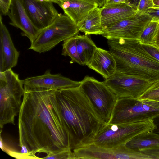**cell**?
Masks as SVG:
<instances>
[{
    "label": "cell",
    "instance_id": "23",
    "mask_svg": "<svg viewBox=\"0 0 159 159\" xmlns=\"http://www.w3.org/2000/svg\"><path fill=\"white\" fill-rule=\"evenodd\" d=\"M61 54L68 56L71 59L70 64L77 63L81 65L77 52L75 35L63 41Z\"/></svg>",
    "mask_w": 159,
    "mask_h": 159
},
{
    "label": "cell",
    "instance_id": "11",
    "mask_svg": "<svg viewBox=\"0 0 159 159\" xmlns=\"http://www.w3.org/2000/svg\"><path fill=\"white\" fill-rule=\"evenodd\" d=\"M72 151L74 159H139L141 157L139 151L128 148L125 145L115 148H109L92 143Z\"/></svg>",
    "mask_w": 159,
    "mask_h": 159
},
{
    "label": "cell",
    "instance_id": "29",
    "mask_svg": "<svg viewBox=\"0 0 159 159\" xmlns=\"http://www.w3.org/2000/svg\"><path fill=\"white\" fill-rule=\"evenodd\" d=\"M142 45L149 53L159 61V50L158 48L152 46Z\"/></svg>",
    "mask_w": 159,
    "mask_h": 159
},
{
    "label": "cell",
    "instance_id": "39",
    "mask_svg": "<svg viewBox=\"0 0 159 159\" xmlns=\"http://www.w3.org/2000/svg\"><path fill=\"white\" fill-rule=\"evenodd\" d=\"M158 49L159 50V49Z\"/></svg>",
    "mask_w": 159,
    "mask_h": 159
},
{
    "label": "cell",
    "instance_id": "4",
    "mask_svg": "<svg viewBox=\"0 0 159 159\" xmlns=\"http://www.w3.org/2000/svg\"><path fill=\"white\" fill-rule=\"evenodd\" d=\"M23 80L11 69L0 72V127L15 125L24 93Z\"/></svg>",
    "mask_w": 159,
    "mask_h": 159
},
{
    "label": "cell",
    "instance_id": "9",
    "mask_svg": "<svg viewBox=\"0 0 159 159\" xmlns=\"http://www.w3.org/2000/svg\"><path fill=\"white\" fill-rule=\"evenodd\" d=\"M104 82L117 98H137L146 92L159 88V83L138 79L117 71Z\"/></svg>",
    "mask_w": 159,
    "mask_h": 159
},
{
    "label": "cell",
    "instance_id": "25",
    "mask_svg": "<svg viewBox=\"0 0 159 159\" xmlns=\"http://www.w3.org/2000/svg\"><path fill=\"white\" fill-rule=\"evenodd\" d=\"M154 6L152 0H140L137 11L145 13L148 9L152 8Z\"/></svg>",
    "mask_w": 159,
    "mask_h": 159
},
{
    "label": "cell",
    "instance_id": "34",
    "mask_svg": "<svg viewBox=\"0 0 159 159\" xmlns=\"http://www.w3.org/2000/svg\"><path fill=\"white\" fill-rule=\"evenodd\" d=\"M153 47L159 49V24L157 34Z\"/></svg>",
    "mask_w": 159,
    "mask_h": 159
},
{
    "label": "cell",
    "instance_id": "27",
    "mask_svg": "<svg viewBox=\"0 0 159 159\" xmlns=\"http://www.w3.org/2000/svg\"><path fill=\"white\" fill-rule=\"evenodd\" d=\"M11 2V0H0V10L2 15H8Z\"/></svg>",
    "mask_w": 159,
    "mask_h": 159
},
{
    "label": "cell",
    "instance_id": "35",
    "mask_svg": "<svg viewBox=\"0 0 159 159\" xmlns=\"http://www.w3.org/2000/svg\"><path fill=\"white\" fill-rule=\"evenodd\" d=\"M100 7H102L104 5L106 0H93Z\"/></svg>",
    "mask_w": 159,
    "mask_h": 159
},
{
    "label": "cell",
    "instance_id": "8",
    "mask_svg": "<svg viewBox=\"0 0 159 159\" xmlns=\"http://www.w3.org/2000/svg\"><path fill=\"white\" fill-rule=\"evenodd\" d=\"M80 87L88 98L103 122L109 123L117 98L104 81L85 76Z\"/></svg>",
    "mask_w": 159,
    "mask_h": 159
},
{
    "label": "cell",
    "instance_id": "24",
    "mask_svg": "<svg viewBox=\"0 0 159 159\" xmlns=\"http://www.w3.org/2000/svg\"><path fill=\"white\" fill-rule=\"evenodd\" d=\"M42 159H74L72 150L67 148L55 153H49Z\"/></svg>",
    "mask_w": 159,
    "mask_h": 159
},
{
    "label": "cell",
    "instance_id": "2",
    "mask_svg": "<svg viewBox=\"0 0 159 159\" xmlns=\"http://www.w3.org/2000/svg\"><path fill=\"white\" fill-rule=\"evenodd\" d=\"M59 108L73 149L91 144L105 124L79 87L55 90Z\"/></svg>",
    "mask_w": 159,
    "mask_h": 159
},
{
    "label": "cell",
    "instance_id": "15",
    "mask_svg": "<svg viewBox=\"0 0 159 159\" xmlns=\"http://www.w3.org/2000/svg\"><path fill=\"white\" fill-rule=\"evenodd\" d=\"M19 52L15 47L10 34L0 16V72H3L17 65Z\"/></svg>",
    "mask_w": 159,
    "mask_h": 159
},
{
    "label": "cell",
    "instance_id": "17",
    "mask_svg": "<svg viewBox=\"0 0 159 159\" xmlns=\"http://www.w3.org/2000/svg\"><path fill=\"white\" fill-rule=\"evenodd\" d=\"M100 9L104 30L115 23L134 16L138 11L126 3L104 5Z\"/></svg>",
    "mask_w": 159,
    "mask_h": 159
},
{
    "label": "cell",
    "instance_id": "12",
    "mask_svg": "<svg viewBox=\"0 0 159 159\" xmlns=\"http://www.w3.org/2000/svg\"><path fill=\"white\" fill-rule=\"evenodd\" d=\"M23 1L31 22L40 30L51 24L59 14L52 2L36 0Z\"/></svg>",
    "mask_w": 159,
    "mask_h": 159
},
{
    "label": "cell",
    "instance_id": "31",
    "mask_svg": "<svg viewBox=\"0 0 159 159\" xmlns=\"http://www.w3.org/2000/svg\"><path fill=\"white\" fill-rule=\"evenodd\" d=\"M140 0H127L126 3L137 10Z\"/></svg>",
    "mask_w": 159,
    "mask_h": 159
},
{
    "label": "cell",
    "instance_id": "16",
    "mask_svg": "<svg viewBox=\"0 0 159 159\" xmlns=\"http://www.w3.org/2000/svg\"><path fill=\"white\" fill-rule=\"evenodd\" d=\"M64 14L78 28L82 25L89 12L98 7L93 0H61L58 4Z\"/></svg>",
    "mask_w": 159,
    "mask_h": 159
},
{
    "label": "cell",
    "instance_id": "7",
    "mask_svg": "<svg viewBox=\"0 0 159 159\" xmlns=\"http://www.w3.org/2000/svg\"><path fill=\"white\" fill-rule=\"evenodd\" d=\"M79 32L78 27L68 16L59 14L51 24L40 31L28 49L39 53L46 52Z\"/></svg>",
    "mask_w": 159,
    "mask_h": 159
},
{
    "label": "cell",
    "instance_id": "20",
    "mask_svg": "<svg viewBox=\"0 0 159 159\" xmlns=\"http://www.w3.org/2000/svg\"><path fill=\"white\" fill-rule=\"evenodd\" d=\"M125 145L137 151L159 148V134L151 132L136 136L128 142Z\"/></svg>",
    "mask_w": 159,
    "mask_h": 159
},
{
    "label": "cell",
    "instance_id": "30",
    "mask_svg": "<svg viewBox=\"0 0 159 159\" xmlns=\"http://www.w3.org/2000/svg\"><path fill=\"white\" fill-rule=\"evenodd\" d=\"M140 151L146 154L152 156L155 159H159V148L144 149Z\"/></svg>",
    "mask_w": 159,
    "mask_h": 159
},
{
    "label": "cell",
    "instance_id": "14",
    "mask_svg": "<svg viewBox=\"0 0 159 159\" xmlns=\"http://www.w3.org/2000/svg\"><path fill=\"white\" fill-rule=\"evenodd\" d=\"M11 25L20 29L23 36L29 39L31 44L37 38L40 31L33 25L25 7L23 0H11L8 15Z\"/></svg>",
    "mask_w": 159,
    "mask_h": 159
},
{
    "label": "cell",
    "instance_id": "22",
    "mask_svg": "<svg viewBox=\"0 0 159 159\" xmlns=\"http://www.w3.org/2000/svg\"><path fill=\"white\" fill-rule=\"evenodd\" d=\"M159 22L152 20L146 26L139 39L142 45L153 46L157 34Z\"/></svg>",
    "mask_w": 159,
    "mask_h": 159
},
{
    "label": "cell",
    "instance_id": "36",
    "mask_svg": "<svg viewBox=\"0 0 159 159\" xmlns=\"http://www.w3.org/2000/svg\"><path fill=\"white\" fill-rule=\"evenodd\" d=\"M40 1H45L48 2H50L53 3H55L58 5L61 1V0H36Z\"/></svg>",
    "mask_w": 159,
    "mask_h": 159
},
{
    "label": "cell",
    "instance_id": "32",
    "mask_svg": "<svg viewBox=\"0 0 159 159\" xmlns=\"http://www.w3.org/2000/svg\"><path fill=\"white\" fill-rule=\"evenodd\" d=\"M153 123L156 128L153 130V132L159 134V115L153 119Z\"/></svg>",
    "mask_w": 159,
    "mask_h": 159
},
{
    "label": "cell",
    "instance_id": "26",
    "mask_svg": "<svg viewBox=\"0 0 159 159\" xmlns=\"http://www.w3.org/2000/svg\"><path fill=\"white\" fill-rule=\"evenodd\" d=\"M158 97H159V88L146 92L137 98L140 100H151Z\"/></svg>",
    "mask_w": 159,
    "mask_h": 159
},
{
    "label": "cell",
    "instance_id": "1",
    "mask_svg": "<svg viewBox=\"0 0 159 159\" xmlns=\"http://www.w3.org/2000/svg\"><path fill=\"white\" fill-rule=\"evenodd\" d=\"M24 89L18 114V146H25L36 159L40 158L35 155L38 153L48 154L70 148L56 89Z\"/></svg>",
    "mask_w": 159,
    "mask_h": 159
},
{
    "label": "cell",
    "instance_id": "5",
    "mask_svg": "<svg viewBox=\"0 0 159 159\" xmlns=\"http://www.w3.org/2000/svg\"><path fill=\"white\" fill-rule=\"evenodd\" d=\"M155 128L153 120L127 123L107 124L98 131L92 143L102 147L115 148L125 145L139 135L153 132Z\"/></svg>",
    "mask_w": 159,
    "mask_h": 159
},
{
    "label": "cell",
    "instance_id": "21",
    "mask_svg": "<svg viewBox=\"0 0 159 159\" xmlns=\"http://www.w3.org/2000/svg\"><path fill=\"white\" fill-rule=\"evenodd\" d=\"M75 37L77 52L81 65L87 66L91 61L97 47L87 35L77 34Z\"/></svg>",
    "mask_w": 159,
    "mask_h": 159
},
{
    "label": "cell",
    "instance_id": "13",
    "mask_svg": "<svg viewBox=\"0 0 159 159\" xmlns=\"http://www.w3.org/2000/svg\"><path fill=\"white\" fill-rule=\"evenodd\" d=\"M24 87L28 89H58L79 87L81 81H74L60 74H53L47 70L44 74L23 80Z\"/></svg>",
    "mask_w": 159,
    "mask_h": 159
},
{
    "label": "cell",
    "instance_id": "37",
    "mask_svg": "<svg viewBox=\"0 0 159 159\" xmlns=\"http://www.w3.org/2000/svg\"><path fill=\"white\" fill-rule=\"evenodd\" d=\"M154 7H159V0H152Z\"/></svg>",
    "mask_w": 159,
    "mask_h": 159
},
{
    "label": "cell",
    "instance_id": "3",
    "mask_svg": "<svg viewBox=\"0 0 159 159\" xmlns=\"http://www.w3.org/2000/svg\"><path fill=\"white\" fill-rule=\"evenodd\" d=\"M116 71L151 82L159 83V61L150 55L139 40L108 39Z\"/></svg>",
    "mask_w": 159,
    "mask_h": 159
},
{
    "label": "cell",
    "instance_id": "33",
    "mask_svg": "<svg viewBox=\"0 0 159 159\" xmlns=\"http://www.w3.org/2000/svg\"><path fill=\"white\" fill-rule=\"evenodd\" d=\"M126 1L127 0H106L104 5L126 3Z\"/></svg>",
    "mask_w": 159,
    "mask_h": 159
},
{
    "label": "cell",
    "instance_id": "10",
    "mask_svg": "<svg viewBox=\"0 0 159 159\" xmlns=\"http://www.w3.org/2000/svg\"><path fill=\"white\" fill-rule=\"evenodd\" d=\"M152 18L146 13L137 11L134 16L115 23L104 29L102 36L107 39L139 40L146 26Z\"/></svg>",
    "mask_w": 159,
    "mask_h": 159
},
{
    "label": "cell",
    "instance_id": "19",
    "mask_svg": "<svg viewBox=\"0 0 159 159\" xmlns=\"http://www.w3.org/2000/svg\"><path fill=\"white\" fill-rule=\"evenodd\" d=\"M79 30L86 35L103 34L104 28L102 23L100 7H96L89 12Z\"/></svg>",
    "mask_w": 159,
    "mask_h": 159
},
{
    "label": "cell",
    "instance_id": "28",
    "mask_svg": "<svg viewBox=\"0 0 159 159\" xmlns=\"http://www.w3.org/2000/svg\"><path fill=\"white\" fill-rule=\"evenodd\" d=\"M152 18V20L159 22V7L148 9L145 13Z\"/></svg>",
    "mask_w": 159,
    "mask_h": 159
},
{
    "label": "cell",
    "instance_id": "18",
    "mask_svg": "<svg viewBox=\"0 0 159 159\" xmlns=\"http://www.w3.org/2000/svg\"><path fill=\"white\" fill-rule=\"evenodd\" d=\"M87 66L105 80L111 77L116 71V62L112 55L109 51L97 47L91 61Z\"/></svg>",
    "mask_w": 159,
    "mask_h": 159
},
{
    "label": "cell",
    "instance_id": "6",
    "mask_svg": "<svg viewBox=\"0 0 159 159\" xmlns=\"http://www.w3.org/2000/svg\"><path fill=\"white\" fill-rule=\"evenodd\" d=\"M159 115V102L125 98H117L108 124H123L153 120Z\"/></svg>",
    "mask_w": 159,
    "mask_h": 159
},
{
    "label": "cell",
    "instance_id": "38",
    "mask_svg": "<svg viewBox=\"0 0 159 159\" xmlns=\"http://www.w3.org/2000/svg\"><path fill=\"white\" fill-rule=\"evenodd\" d=\"M151 100H154V101H156L159 102V97L155 98Z\"/></svg>",
    "mask_w": 159,
    "mask_h": 159
}]
</instances>
